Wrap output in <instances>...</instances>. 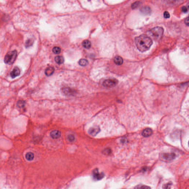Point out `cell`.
Listing matches in <instances>:
<instances>
[{
    "label": "cell",
    "instance_id": "cell-17",
    "mask_svg": "<svg viewBox=\"0 0 189 189\" xmlns=\"http://www.w3.org/2000/svg\"><path fill=\"white\" fill-rule=\"evenodd\" d=\"M34 41L33 39L32 38H29L27 40L25 44V46L26 48L30 47H31L33 45L34 43Z\"/></svg>",
    "mask_w": 189,
    "mask_h": 189
},
{
    "label": "cell",
    "instance_id": "cell-14",
    "mask_svg": "<svg viewBox=\"0 0 189 189\" xmlns=\"http://www.w3.org/2000/svg\"><path fill=\"white\" fill-rule=\"evenodd\" d=\"M140 11L144 14H149L151 12V9L148 6H145L141 8Z\"/></svg>",
    "mask_w": 189,
    "mask_h": 189
},
{
    "label": "cell",
    "instance_id": "cell-5",
    "mask_svg": "<svg viewBox=\"0 0 189 189\" xmlns=\"http://www.w3.org/2000/svg\"><path fill=\"white\" fill-rule=\"evenodd\" d=\"M118 83V81L114 78H109L105 80L103 82V85L107 88H112L116 86Z\"/></svg>",
    "mask_w": 189,
    "mask_h": 189
},
{
    "label": "cell",
    "instance_id": "cell-24",
    "mask_svg": "<svg viewBox=\"0 0 189 189\" xmlns=\"http://www.w3.org/2000/svg\"><path fill=\"white\" fill-rule=\"evenodd\" d=\"M111 150L109 149H106L104 150L103 153L105 155H109L111 153Z\"/></svg>",
    "mask_w": 189,
    "mask_h": 189
},
{
    "label": "cell",
    "instance_id": "cell-19",
    "mask_svg": "<svg viewBox=\"0 0 189 189\" xmlns=\"http://www.w3.org/2000/svg\"><path fill=\"white\" fill-rule=\"evenodd\" d=\"M88 64V62L87 60L84 59H81L79 61V64L81 66L85 67Z\"/></svg>",
    "mask_w": 189,
    "mask_h": 189
},
{
    "label": "cell",
    "instance_id": "cell-18",
    "mask_svg": "<svg viewBox=\"0 0 189 189\" xmlns=\"http://www.w3.org/2000/svg\"><path fill=\"white\" fill-rule=\"evenodd\" d=\"M26 158L28 161H31L34 159V155L32 153L28 152L26 155Z\"/></svg>",
    "mask_w": 189,
    "mask_h": 189
},
{
    "label": "cell",
    "instance_id": "cell-16",
    "mask_svg": "<svg viewBox=\"0 0 189 189\" xmlns=\"http://www.w3.org/2000/svg\"><path fill=\"white\" fill-rule=\"evenodd\" d=\"M55 61L58 64H61L64 62V58L62 56H57L55 58Z\"/></svg>",
    "mask_w": 189,
    "mask_h": 189
},
{
    "label": "cell",
    "instance_id": "cell-28",
    "mask_svg": "<svg viewBox=\"0 0 189 189\" xmlns=\"http://www.w3.org/2000/svg\"><path fill=\"white\" fill-rule=\"evenodd\" d=\"M164 0L165 1V2H167L168 3H174V2L176 1L177 0Z\"/></svg>",
    "mask_w": 189,
    "mask_h": 189
},
{
    "label": "cell",
    "instance_id": "cell-13",
    "mask_svg": "<svg viewBox=\"0 0 189 189\" xmlns=\"http://www.w3.org/2000/svg\"><path fill=\"white\" fill-rule=\"evenodd\" d=\"M114 62L117 65H121L123 63V59L120 56H117L114 58Z\"/></svg>",
    "mask_w": 189,
    "mask_h": 189
},
{
    "label": "cell",
    "instance_id": "cell-7",
    "mask_svg": "<svg viewBox=\"0 0 189 189\" xmlns=\"http://www.w3.org/2000/svg\"><path fill=\"white\" fill-rule=\"evenodd\" d=\"M100 129L99 127L97 126H95L91 127L89 129L88 133L92 136H95L99 133V132H100Z\"/></svg>",
    "mask_w": 189,
    "mask_h": 189
},
{
    "label": "cell",
    "instance_id": "cell-22",
    "mask_svg": "<svg viewBox=\"0 0 189 189\" xmlns=\"http://www.w3.org/2000/svg\"><path fill=\"white\" fill-rule=\"evenodd\" d=\"M141 4V3L139 1H137V2H135L132 5V8L133 9H135L137 8L138 7H139L140 5Z\"/></svg>",
    "mask_w": 189,
    "mask_h": 189
},
{
    "label": "cell",
    "instance_id": "cell-20",
    "mask_svg": "<svg viewBox=\"0 0 189 189\" xmlns=\"http://www.w3.org/2000/svg\"><path fill=\"white\" fill-rule=\"evenodd\" d=\"M25 105V102L24 100H20L18 102V107L19 108H23Z\"/></svg>",
    "mask_w": 189,
    "mask_h": 189
},
{
    "label": "cell",
    "instance_id": "cell-26",
    "mask_svg": "<svg viewBox=\"0 0 189 189\" xmlns=\"http://www.w3.org/2000/svg\"><path fill=\"white\" fill-rule=\"evenodd\" d=\"M164 16L165 18H169L170 17V15L169 12L167 11H165L164 13Z\"/></svg>",
    "mask_w": 189,
    "mask_h": 189
},
{
    "label": "cell",
    "instance_id": "cell-2",
    "mask_svg": "<svg viewBox=\"0 0 189 189\" xmlns=\"http://www.w3.org/2000/svg\"><path fill=\"white\" fill-rule=\"evenodd\" d=\"M164 29L160 27H157L148 31L147 35L149 37L156 41L160 40L163 36Z\"/></svg>",
    "mask_w": 189,
    "mask_h": 189
},
{
    "label": "cell",
    "instance_id": "cell-3",
    "mask_svg": "<svg viewBox=\"0 0 189 189\" xmlns=\"http://www.w3.org/2000/svg\"><path fill=\"white\" fill-rule=\"evenodd\" d=\"M17 56L18 52L16 50L8 52L4 57V62L6 64H12L15 61Z\"/></svg>",
    "mask_w": 189,
    "mask_h": 189
},
{
    "label": "cell",
    "instance_id": "cell-1",
    "mask_svg": "<svg viewBox=\"0 0 189 189\" xmlns=\"http://www.w3.org/2000/svg\"><path fill=\"white\" fill-rule=\"evenodd\" d=\"M135 43L138 50L143 52L150 49L152 45L153 41L148 36L142 35L135 38Z\"/></svg>",
    "mask_w": 189,
    "mask_h": 189
},
{
    "label": "cell",
    "instance_id": "cell-29",
    "mask_svg": "<svg viewBox=\"0 0 189 189\" xmlns=\"http://www.w3.org/2000/svg\"><path fill=\"white\" fill-rule=\"evenodd\" d=\"M185 24H186L187 26H188V25H189V18H186V19L185 20Z\"/></svg>",
    "mask_w": 189,
    "mask_h": 189
},
{
    "label": "cell",
    "instance_id": "cell-6",
    "mask_svg": "<svg viewBox=\"0 0 189 189\" xmlns=\"http://www.w3.org/2000/svg\"><path fill=\"white\" fill-rule=\"evenodd\" d=\"M20 74V68L18 67H15L12 71L10 73V75L12 78H14L18 76H19Z\"/></svg>",
    "mask_w": 189,
    "mask_h": 189
},
{
    "label": "cell",
    "instance_id": "cell-15",
    "mask_svg": "<svg viewBox=\"0 0 189 189\" xmlns=\"http://www.w3.org/2000/svg\"><path fill=\"white\" fill-rule=\"evenodd\" d=\"M82 45L86 49H89L91 47V43L89 40H86L83 41Z\"/></svg>",
    "mask_w": 189,
    "mask_h": 189
},
{
    "label": "cell",
    "instance_id": "cell-11",
    "mask_svg": "<svg viewBox=\"0 0 189 189\" xmlns=\"http://www.w3.org/2000/svg\"><path fill=\"white\" fill-rule=\"evenodd\" d=\"M51 136L53 139H57L59 138L61 135V133L60 131L57 130L52 131L51 133Z\"/></svg>",
    "mask_w": 189,
    "mask_h": 189
},
{
    "label": "cell",
    "instance_id": "cell-27",
    "mask_svg": "<svg viewBox=\"0 0 189 189\" xmlns=\"http://www.w3.org/2000/svg\"><path fill=\"white\" fill-rule=\"evenodd\" d=\"M182 10L184 13H187L188 10V9L186 6H184L182 8Z\"/></svg>",
    "mask_w": 189,
    "mask_h": 189
},
{
    "label": "cell",
    "instance_id": "cell-23",
    "mask_svg": "<svg viewBox=\"0 0 189 189\" xmlns=\"http://www.w3.org/2000/svg\"><path fill=\"white\" fill-rule=\"evenodd\" d=\"M135 188H137V189H149V188H150L145 185H139L135 187Z\"/></svg>",
    "mask_w": 189,
    "mask_h": 189
},
{
    "label": "cell",
    "instance_id": "cell-21",
    "mask_svg": "<svg viewBox=\"0 0 189 189\" xmlns=\"http://www.w3.org/2000/svg\"><path fill=\"white\" fill-rule=\"evenodd\" d=\"M61 48L59 47H55L53 49V51L54 54H58L61 53Z\"/></svg>",
    "mask_w": 189,
    "mask_h": 189
},
{
    "label": "cell",
    "instance_id": "cell-12",
    "mask_svg": "<svg viewBox=\"0 0 189 189\" xmlns=\"http://www.w3.org/2000/svg\"><path fill=\"white\" fill-rule=\"evenodd\" d=\"M55 69L54 67H49L46 68L45 72V75L47 76H51L53 74L54 72Z\"/></svg>",
    "mask_w": 189,
    "mask_h": 189
},
{
    "label": "cell",
    "instance_id": "cell-8",
    "mask_svg": "<svg viewBox=\"0 0 189 189\" xmlns=\"http://www.w3.org/2000/svg\"><path fill=\"white\" fill-rule=\"evenodd\" d=\"M62 91L65 95L68 96L73 95L75 93L74 90L69 88H64L62 90Z\"/></svg>",
    "mask_w": 189,
    "mask_h": 189
},
{
    "label": "cell",
    "instance_id": "cell-25",
    "mask_svg": "<svg viewBox=\"0 0 189 189\" xmlns=\"http://www.w3.org/2000/svg\"><path fill=\"white\" fill-rule=\"evenodd\" d=\"M68 140L71 142H73V140H74L75 139L74 137L72 135H68Z\"/></svg>",
    "mask_w": 189,
    "mask_h": 189
},
{
    "label": "cell",
    "instance_id": "cell-9",
    "mask_svg": "<svg viewBox=\"0 0 189 189\" xmlns=\"http://www.w3.org/2000/svg\"><path fill=\"white\" fill-rule=\"evenodd\" d=\"M93 177L97 180H100L104 177V174L99 173L97 169H95L93 171Z\"/></svg>",
    "mask_w": 189,
    "mask_h": 189
},
{
    "label": "cell",
    "instance_id": "cell-10",
    "mask_svg": "<svg viewBox=\"0 0 189 189\" xmlns=\"http://www.w3.org/2000/svg\"><path fill=\"white\" fill-rule=\"evenodd\" d=\"M153 131L150 128H146L143 130L142 133V135L144 137H148L152 134Z\"/></svg>",
    "mask_w": 189,
    "mask_h": 189
},
{
    "label": "cell",
    "instance_id": "cell-4",
    "mask_svg": "<svg viewBox=\"0 0 189 189\" xmlns=\"http://www.w3.org/2000/svg\"><path fill=\"white\" fill-rule=\"evenodd\" d=\"M160 159L165 162H170L175 159L176 155L174 153H163L160 155Z\"/></svg>",
    "mask_w": 189,
    "mask_h": 189
}]
</instances>
